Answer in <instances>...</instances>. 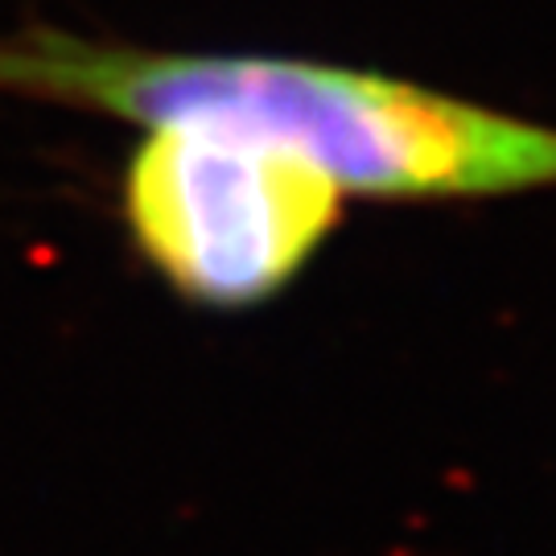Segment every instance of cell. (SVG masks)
<instances>
[{"mask_svg":"<svg viewBox=\"0 0 556 556\" xmlns=\"http://www.w3.org/2000/svg\"><path fill=\"white\" fill-rule=\"evenodd\" d=\"M0 96L144 128L223 124L298 153L363 199L450 202L556 186V128L330 62L140 50L34 21L0 34Z\"/></svg>","mask_w":556,"mask_h":556,"instance_id":"obj_1","label":"cell"},{"mask_svg":"<svg viewBox=\"0 0 556 556\" xmlns=\"http://www.w3.org/2000/svg\"><path fill=\"white\" fill-rule=\"evenodd\" d=\"M342 190L305 157L223 124H153L124 165V227L181 301L256 309L314 264Z\"/></svg>","mask_w":556,"mask_h":556,"instance_id":"obj_2","label":"cell"}]
</instances>
